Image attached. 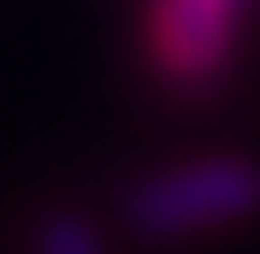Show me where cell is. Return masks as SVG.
<instances>
[{"label":"cell","instance_id":"1","mask_svg":"<svg viewBox=\"0 0 260 254\" xmlns=\"http://www.w3.org/2000/svg\"><path fill=\"white\" fill-rule=\"evenodd\" d=\"M260 213V160L248 154H195L136 177L118 201V225L142 242H189L231 231Z\"/></svg>","mask_w":260,"mask_h":254},{"label":"cell","instance_id":"2","mask_svg":"<svg viewBox=\"0 0 260 254\" xmlns=\"http://www.w3.org/2000/svg\"><path fill=\"white\" fill-rule=\"evenodd\" d=\"M148 59L166 83L201 89L237 59V12L213 0H154L148 6Z\"/></svg>","mask_w":260,"mask_h":254},{"label":"cell","instance_id":"3","mask_svg":"<svg viewBox=\"0 0 260 254\" xmlns=\"http://www.w3.org/2000/svg\"><path fill=\"white\" fill-rule=\"evenodd\" d=\"M30 254H113V248H107V237H101V225L89 213L59 207V213H48V219L36 225Z\"/></svg>","mask_w":260,"mask_h":254},{"label":"cell","instance_id":"4","mask_svg":"<svg viewBox=\"0 0 260 254\" xmlns=\"http://www.w3.org/2000/svg\"><path fill=\"white\" fill-rule=\"evenodd\" d=\"M213 6H231V12H243V6H248V0H213Z\"/></svg>","mask_w":260,"mask_h":254}]
</instances>
